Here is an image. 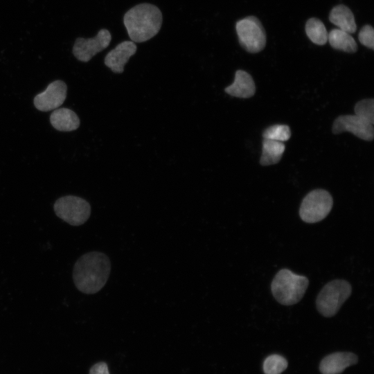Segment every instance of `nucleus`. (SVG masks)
<instances>
[{
	"instance_id": "obj_19",
	"label": "nucleus",
	"mask_w": 374,
	"mask_h": 374,
	"mask_svg": "<svg viewBox=\"0 0 374 374\" xmlns=\"http://www.w3.org/2000/svg\"><path fill=\"white\" fill-rule=\"evenodd\" d=\"M287 364L285 357L274 354L265 359L262 368L265 374H280L287 368Z\"/></svg>"
},
{
	"instance_id": "obj_11",
	"label": "nucleus",
	"mask_w": 374,
	"mask_h": 374,
	"mask_svg": "<svg viewBox=\"0 0 374 374\" xmlns=\"http://www.w3.org/2000/svg\"><path fill=\"white\" fill-rule=\"evenodd\" d=\"M136 48L134 42L123 41L107 54L105 64L114 73H121L129 59L136 52Z\"/></svg>"
},
{
	"instance_id": "obj_21",
	"label": "nucleus",
	"mask_w": 374,
	"mask_h": 374,
	"mask_svg": "<svg viewBox=\"0 0 374 374\" xmlns=\"http://www.w3.org/2000/svg\"><path fill=\"white\" fill-rule=\"evenodd\" d=\"M354 109L356 115L374 124V100L373 98L364 99L357 102Z\"/></svg>"
},
{
	"instance_id": "obj_17",
	"label": "nucleus",
	"mask_w": 374,
	"mask_h": 374,
	"mask_svg": "<svg viewBox=\"0 0 374 374\" xmlns=\"http://www.w3.org/2000/svg\"><path fill=\"white\" fill-rule=\"evenodd\" d=\"M283 142L264 139L262 153L260 159L262 166H270L279 162L285 151Z\"/></svg>"
},
{
	"instance_id": "obj_22",
	"label": "nucleus",
	"mask_w": 374,
	"mask_h": 374,
	"mask_svg": "<svg viewBox=\"0 0 374 374\" xmlns=\"http://www.w3.org/2000/svg\"><path fill=\"white\" fill-rule=\"evenodd\" d=\"M359 41L364 46L374 49V30L371 25L364 26L359 33Z\"/></svg>"
},
{
	"instance_id": "obj_6",
	"label": "nucleus",
	"mask_w": 374,
	"mask_h": 374,
	"mask_svg": "<svg viewBox=\"0 0 374 374\" xmlns=\"http://www.w3.org/2000/svg\"><path fill=\"white\" fill-rule=\"evenodd\" d=\"M55 215L72 226L85 223L91 215V206L83 198L66 195L58 198L53 205Z\"/></svg>"
},
{
	"instance_id": "obj_1",
	"label": "nucleus",
	"mask_w": 374,
	"mask_h": 374,
	"mask_svg": "<svg viewBox=\"0 0 374 374\" xmlns=\"http://www.w3.org/2000/svg\"><path fill=\"white\" fill-rule=\"evenodd\" d=\"M111 271L109 258L100 251H90L81 256L73 269V280L76 288L86 294L99 292L106 284Z\"/></svg>"
},
{
	"instance_id": "obj_2",
	"label": "nucleus",
	"mask_w": 374,
	"mask_h": 374,
	"mask_svg": "<svg viewBox=\"0 0 374 374\" xmlns=\"http://www.w3.org/2000/svg\"><path fill=\"white\" fill-rule=\"evenodd\" d=\"M162 21L160 9L148 3L134 6L123 17L128 35L134 42H143L152 38L159 33Z\"/></svg>"
},
{
	"instance_id": "obj_14",
	"label": "nucleus",
	"mask_w": 374,
	"mask_h": 374,
	"mask_svg": "<svg viewBox=\"0 0 374 374\" xmlns=\"http://www.w3.org/2000/svg\"><path fill=\"white\" fill-rule=\"evenodd\" d=\"M52 126L58 131L71 132L80 126V119L77 114L68 108L55 109L50 116Z\"/></svg>"
},
{
	"instance_id": "obj_4",
	"label": "nucleus",
	"mask_w": 374,
	"mask_h": 374,
	"mask_svg": "<svg viewBox=\"0 0 374 374\" xmlns=\"http://www.w3.org/2000/svg\"><path fill=\"white\" fill-rule=\"evenodd\" d=\"M352 292L350 284L335 279L326 284L317 295L316 306L318 312L326 317L335 316Z\"/></svg>"
},
{
	"instance_id": "obj_15",
	"label": "nucleus",
	"mask_w": 374,
	"mask_h": 374,
	"mask_svg": "<svg viewBox=\"0 0 374 374\" xmlns=\"http://www.w3.org/2000/svg\"><path fill=\"white\" fill-rule=\"evenodd\" d=\"M329 20L348 33H354L357 30L354 15L349 8L344 5L335 6L329 15Z\"/></svg>"
},
{
	"instance_id": "obj_10",
	"label": "nucleus",
	"mask_w": 374,
	"mask_h": 374,
	"mask_svg": "<svg viewBox=\"0 0 374 374\" xmlns=\"http://www.w3.org/2000/svg\"><path fill=\"white\" fill-rule=\"evenodd\" d=\"M66 91L67 86L64 82L55 80L51 82L43 92L35 96L34 105L42 112L56 109L64 102Z\"/></svg>"
},
{
	"instance_id": "obj_3",
	"label": "nucleus",
	"mask_w": 374,
	"mask_h": 374,
	"mask_svg": "<svg viewBox=\"0 0 374 374\" xmlns=\"http://www.w3.org/2000/svg\"><path fill=\"white\" fill-rule=\"evenodd\" d=\"M309 285L307 277L294 274L288 269L279 270L271 283L274 299L281 305H292L303 297Z\"/></svg>"
},
{
	"instance_id": "obj_5",
	"label": "nucleus",
	"mask_w": 374,
	"mask_h": 374,
	"mask_svg": "<svg viewBox=\"0 0 374 374\" xmlns=\"http://www.w3.org/2000/svg\"><path fill=\"white\" fill-rule=\"evenodd\" d=\"M332 205V197L327 190L315 189L303 198L299 208V216L306 223H317L326 217Z\"/></svg>"
},
{
	"instance_id": "obj_12",
	"label": "nucleus",
	"mask_w": 374,
	"mask_h": 374,
	"mask_svg": "<svg viewBox=\"0 0 374 374\" xmlns=\"http://www.w3.org/2000/svg\"><path fill=\"white\" fill-rule=\"evenodd\" d=\"M357 362V356L353 353L336 352L322 359L319 364V370L322 374H340Z\"/></svg>"
},
{
	"instance_id": "obj_7",
	"label": "nucleus",
	"mask_w": 374,
	"mask_h": 374,
	"mask_svg": "<svg viewBox=\"0 0 374 374\" xmlns=\"http://www.w3.org/2000/svg\"><path fill=\"white\" fill-rule=\"evenodd\" d=\"M235 30L240 44L247 51L256 53L265 48L266 33L257 17L249 16L238 21Z\"/></svg>"
},
{
	"instance_id": "obj_18",
	"label": "nucleus",
	"mask_w": 374,
	"mask_h": 374,
	"mask_svg": "<svg viewBox=\"0 0 374 374\" xmlns=\"http://www.w3.org/2000/svg\"><path fill=\"white\" fill-rule=\"evenodd\" d=\"M305 33L315 44L324 45L328 42V33L323 23L317 18L312 17L307 21Z\"/></svg>"
},
{
	"instance_id": "obj_9",
	"label": "nucleus",
	"mask_w": 374,
	"mask_h": 374,
	"mask_svg": "<svg viewBox=\"0 0 374 374\" xmlns=\"http://www.w3.org/2000/svg\"><path fill=\"white\" fill-rule=\"evenodd\" d=\"M332 130L335 134L349 132L368 141H372L374 136L373 124L356 114L337 117L334 121Z\"/></svg>"
},
{
	"instance_id": "obj_20",
	"label": "nucleus",
	"mask_w": 374,
	"mask_h": 374,
	"mask_svg": "<svg viewBox=\"0 0 374 374\" xmlns=\"http://www.w3.org/2000/svg\"><path fill=\"white\" fill-rule=\"evenodd\" d=\"M264 139L283 142L291 136V131L287 125H274L267 127L262 133Z\"/></svg>"
},
{
	"instance_id": "obj_16",
	"label": "nucleus",
	"mask_w": 374,
	"mask_h": 374,
	"mask_svg": "<svg viewBox=\"0 0 374 374\" xmlns=\"http://www.w3.org/2000/svg\"><path fill=\"white\" fill-rule=\"evenodd\" d=\"M328 41L330 46L337 50L350 53H355L357 50V44L350 34L339 28L330 30Z\"/></svg>"
},
{
	"instance_id": "obj_23",
	"label": "nucleus",
	"mask_w": 374,
	"mask_h": 374,
	"mask_svg": "<svg viewBox=\"0 0 374 374\" xmlns=\"http://www.w3.org/2000/svg\"><path fill=\"white\" fill-rule=\"evenodd\" d=\"M89 374H109L107 364L103 362L95 364L90 368Z\"/></svg>"
},
{
	"instance_id": "obj_8",
	"label": "nucleus",
	"mask_w": 374,
	"mask_h": 374,
	"mask_svg": "<svg viewBox=\"0 0 374 374\" xmlns=\"http://www.w3.org/2000/svg\"><path fill=\"white\" fill-rule=\"evenodd\" d=\"M111 40L109 31L102 28L93 38H77L73 47V53L79 61L87 62L96 54L106 48Z\"/></svg>"
},
{
	"instance_id": "obj_13",
	"label": "nucleus",
	"mask_w": 374,
	"mask_h": 374,
	"mask_svg": "<svg viewBox=\"0 0 374 374\" xmlns=\"http://www.w3.org/2000/svg\"><path fill=\"white\" fill-rule=\"evenodd\" d=\"M224 91L234 97L248 98L254 95L256 86L249 73L243 70H238L233 82L226 87Z\"/></svg>"
}]
</instances>
